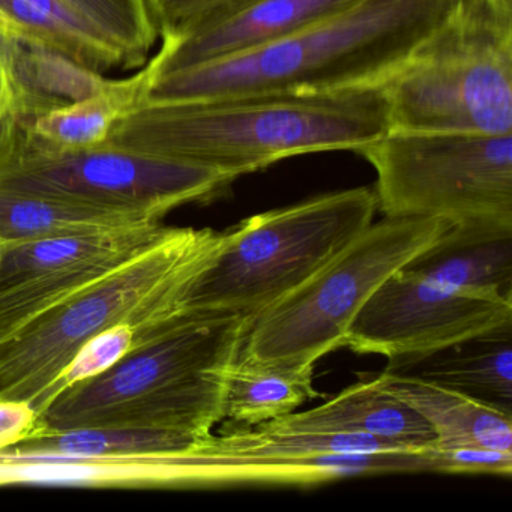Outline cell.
I'll return each mask as SVG.
<instances>
[{"mask_svg": "<svg viewBox=\"0 0 512 512\" xmlns=\"http://www.w3.org/2000/svg\"><path fill=\"white\" fill-rule=\"evenodd\" d=\"M376 379L430 424L437 437L434 446H482L512 452V415L409 374L385 370Z\"/></svg>", "mask_w": 512, "mask_h": 512, "instance_id": "obj_17", "label": "cell"}, {"mask_svg": "<svg viewBox=\"0 0 512 512\" xmlns=\"http://www.w3.org/2000/svg\"><path fill=\"white\" fill-rule=\"evenodd\" d=\"M458 0H361L248 55L151 80L142 104L383 88L449 19Z\"/></svg>", "mask_w": 512, "mask_h": 512, "instance_id": "obj_2", "label": "cell"}, {"mask_svg": "<svg viewBox=\"0 0 512 512\" xmlns=\"http://www.w3.org/2000/svg\"><path fill=\"white\" fill-rule=\"evenodd\" d=\"M251 317L181 308L103 374L59 394L47 431L106 427L208 437L224 419L230 368Z\"/></svg>", "mask_w": 512, "mask_h": 512, "instance_id": "obj_3", "label": "cell"}, {"mask_svg": "<svg viewBox=\"0 0 512 512\" xmlns=\"http://www.w3.org/2000/svg\"><path fill=\"white\" fill-rule=\"evenodd\" d=\"M166 320H163V322H166ZM163 322L148 326L122 323V325L112 326V328L95 335L85 346L80 347L79 352L71 359L70 364L59 374L58 379L50 388L49 395H47L44 410L65 389L76 385V383L92 379L98 374H103L104 371L118 364L125 355H128L134 347L139 346Z\"/></svg>", "mask_w": 512, "mask_h": 512, "instance_id": "obj_25", "label": "cell"}, {"mask_svg": "<svg viewBox=\"0 0 512 512\" xmlns=\"http://www.w3.org/2000/svg\"><path fill=\"white\" fill-rule=\"evenodd\" d=\"M65 4L91 23L127 59L128 67L142 64L155 38L145 0H64Z\"/></svg>", "mask_w": 512, "mask_h": 512, "instance_id": "obj_24", "label": "cell"}, {"mask_svg": "<svg viewBox=\"0 0 512 512\" xmlns=\"http://www.w3.org/2000/svg\"><path fill=\"white\" fill-rule=\"evenodd\" d=\"M314 365L259 364L239 356L230 368L224 394V418L256 425L290 415L317 397Z\"/></svg>", "mask_w": 512, "mask_h": 512, "instance_id": "obj_22", "label": "cell"}, {"mask_svg": "<svg viewBox=\"0 0 512 512\" xmlns=\"http://www.w3.org/2000/svg\"><path fill=\"white\" fill-rule=\"evenodd\" d=\"M203 437L193 445L197 487L269 482L320 484L361 475L442 472L434 448L389 454H353L349 433L298 431L263 422Z\"/></svg>", "mask_w": 512, "mask_h": 512, "instance_id": "obj_10", "label": "cell"}, {"mask_svg": "<svg viewBox=\"0 0 512 512\" xmlns=\"http://www.w3.org/2000/svg\"><path fill=\"white\" fill-rule=\"evenodd\" d=\"M152 25L157 34H172L188 23L242 0H145Z\"/></svg>", "mask_w": 512, "mask_h": 512, "instance_id": "obj_27", "label": "cell"}, {"mask_svg": "<svg viewBox=\"0 0 512 512\" xmlns=\"http://www.w3.org/2000/svg\"><path fill=\"white\" fill-rule=\"evenodd\" d=\"M449 226L425 217L371 223L310 280L251 319L239 356L259 364L305 367L344 347L356 314L377 287Z\"/></svg>", "mask_w": 512, "mask_h": 512, "instance_id": "obj_7", "label": "cell"}, {"mask_svg": "<svg viewBox=\"0 0 512 512\" xmlns=\"http://www.w3.org/2000/svg\"><path fill=\"white\" fill-rule=\"evenodd\" d=\"M230 238L232 230L164 227L145 250L2 338L0 398L28 401L43 415L80 347L112 326L155 325L178 313Z\"/></svg>", "mask_w": 512, "mask_h": 512, "instance_id": "obj_4", "label": "cell"}, {"mask_svg": "<svg viewBox=\"0 0 512 512\" xmlns=\"http://www.w3.org/2000/svg\"><path fill=\"white\" fill-rule=\"evenodd\" d=\"M161 220L143 209L0 188V241L116 232Z\"/></svg>", "mask_w": 512, "mask_h": 512, "instance_id": "obj_18", "label": "cell"}, {"mask_svg": "<svg viewBox=\"0 0 512 512\" xmlns=\"http://www.w3.org/2000/svg\"><path fill=\"white\" fill-rule=\"evenodd\" d=\"M44 433L41 416L28 401L0 398V452Z\"/></svg>", "mask_w": 512, "mask_h": 512, "instance_id": "obj_28", "label": "cell"}, {"mask_svg": "<svg viewBox=\"0 0 512 512\" xmlns=\"http://www.w3.org/2000/svg\"><path fill=\"white\" fill-rule=\"evenodd\" d=\"M508 322L511 301L449 289L401 268L356 314L344 347L386 356L391 370Z\"/></svg>", "mask_w": 512, "mask_h": 512, "instance_id": "obj_11", "label": "cell"}, {"mask_svg": "<svg viewBox=\"0 0 512 512\" xmlns=\"http://www.w3.org/2000/svg\"><path fill=\"white\" fill-rule=\"evenodd\" d=\"M385 217L512 224V133L392 131L356 151Z\"/></svg>", "mask_w": 512, "mask_h": 512, "instance_id": "obj_8", "label": "cell"}, {"mask_svg": "<svg viewBox=\"0 0 512 512\" xmlns=\"http://www.w3.org/2000/svg\"><path fill=\"white\" fill-rule=\"evenodd\" d=\"M164 227L0 241V340L145 250Z\"/></svg>", "mask_w": 512, "mask_h": 512, "instance_id": "obj_12", "label": "cell"}, {"mask_svg": "<svg viewBox=\"0 0 512 512\" xmlns=\"http://www.w3.org/2000/svg\"><path fill=\"white\" fill-rule=\"evenodd\" d=\"M235 176L112 145L56 149L16 122L0 131V188L143 209L163 218L211 199Z\"/></svg>", "mask_w": 512, "mask_h": 512, "instance_id": "obj_9", "label": "cell"}, {"mask_svg": "<svg viewBox=\"0 0 512 512\" xmlns=\"http://www.w3.org/2000/svg\"><path fill=\"white\" fill-rule=\"evenodd\" d=\"M17 119H19V106H17L16 89H14L7 56L0 41V131L10 127Z\"/></svg>", "mask_w": 512, "mask_h": 512, "instance_id": "obj_29", "label": "cell"}, {"mask_svg": "<svg viewBox=\"0 0 512 512\" xmlns=\"http://www.w3.org/2000/svg\"><path fill=\"white\" fill-rule=\"evenodd\" d=\"M383 91L392 131L512 133V0H458Z\"/></svg>", "mask_w": 512, "mask_h": 512, "instance_id": "obj_5", "label": "cell"}, {"mask_svg": "<svg viewBox=\"0 0 512 512\" xmlns=\"http://www.w3.org/2000/svg\"><path fill=\"white\" fill-rule=\"evenodd\" d=\"M151 80V68L145 65L128 79H112L107 88L85 100L19 121L32 137L50 148L83 149L104 145L113 127L142 106Z\"/></svg>", "mask_w": 512, "mask_h": 512, "instance_id": "obj_20", "label": "cell"}, {"mask_svg": "<svg viewBox=\"0 0 512 512\" xmlns=\"http://www.w3.org/2000/svg\"><path fill=\"white\" fill-rule=\"evenodd\" d=\"M211 436V434H209ZM203 437L173 431L86 427L47 431L0 454L20 457H103L130 452L167 451L194 445Z\"/></svg>", "mask_w": 512, "mask_h": 512, "instance_id": "obj_23", "label": "cell"}, {"mask_svg": "<svg viewBox=\"0 0 512 512\" xmlns=\"http://www.w3.org/2000/svg\"><path fill=\"white\" fill-rule=\"evenodd\" d=\"M361 0H242L164 35L149 62L152 80L248 55L301 34Z\"/></svg>", "mask_w": 512, "mask_h": 512, "instance_id": "obj_13", "label": "cell"}, {"mask_svg": "<svg viewBox=\"0 0 512 512\" xmlns=\"http://www.w3.org/2000/svg\"><path fill=\"white\" fill-rule=\"evenodd\" d=\"M0 26L40 41L98 73L128 67L124 53L64 0H0Z\"/></svg>", "mask_w": 512, "mask_h": 512, "instance_id": "obj_21", "label": "cell"}, {"mask_svg": "<svg viewBox=\"0 0 512 512\" xmlns=\"http://www.w3.org/2000/svg\"><path fill=\"white\" fill-rule=\"evenodd\" d=\"M389 371L445 386L512 415V322Z\"/></svg>", "mask_w": 512, "mask_h": 512, "instance_id": "obj_16", "label": "cell"}, {"mask_svg": "<svg viewBox=\"0 0 512 512\" xmlns=\"http://www.w3.org/2000/svg\"><path fill=\"white\" fill-rule=\"evenodd\" d=\"M403 268L449 289L512 302V224L452 223Z\"/></svg>", "mask_w": 512, "mask_h": 512, "instance_id": "obj_14", "label": "cell"}, {"mask_svg": "<svg viewBox=\"0 0 512 512\" xmlns=\"http://www.w3.org/2000/svg\"><path fill=\"white\" fill-rule=\"evenodd\" d=\"M374 190L350 188L254 215L200 275L185 299L193 310L256 317L310 280L373 223Z\"/></svg>", "mask_w": 512, "mask_h": 512, "instance_id": "obj_6", "label": "cell"}, {"mask_svg": "<svg viewBox=\"0 0 512 512\" xmlns=\"http://www.w3.org/2000/svg\"><path fill=\"white\" fill-rule=\"evenodd\" d=\"M16 89L19 119H31L98 94L112 79L40 41L0 26Z\"/></svg>", "mask_w": 512, "mask_h": 512, "instance_id": "obj_19", "label": "cell"}, {"mask_svg": "<svg viewBox=\"0 0 512 512\" xmlns=\"http://www.w3.org/2000/svg\"><path fill=\"white\" fill-rule=\"evenodd\" d=\"M391 130L383 88L142 104L104 145L239 176L296 155L353 151Z\"/></svg>", "mask_w": 512, "mask_h": 512, "instance_id": "obj_1", "label": "cell"}, {"mask_svg": "<svg viewBox=\"0 0 512 512\" xmlns=\"http://www.w3.org/2000/svg\"><path fill=\"white\" fill-rule=\"evenodd\" d=\"M359 377V382L325 404L268 422L286 430L364 434L400 448L430 449L436 445L430 424L413 407L386 391L376 374Z\"/></svg>", "mask_w": 512, "mask_h": 512, "instance_id": "obj_15", "label": "cell"}, {"mask_svg": "<svg viewBox=\"0 0 512 512\" xmlns=\"http://www.w3.org/2000/svg\"><path fill=\"white\" fill-rule=\"evenodd\" d=\"M434 449L442 461V473H488L500 476H509L512 473V452L496 451L482 446H434Z\"/></svg>", "mask_w": 512, "mask_h": 512, "instance_id": "obj_26", "label": "cell"}]
</instances>
